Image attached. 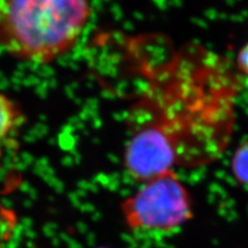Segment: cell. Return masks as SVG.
Masks as SVG:
<instances>
[{"mask_svg": "<svg viewBox=\"0 0 248 248\" xmlns=\"http://www.w3.org/2000/svg\"><path fill=\"white\" fill-rule=\"evenodd\" d=\"M90 16L89 0H0V46L16 59L51 63L77 45Z\"/></svg>", "mask_w": 248, "mask_h": 248, "instance_id": "1", "label": "cell"}, {"mask_svg": "<svg viewBox=\"0 0 248 248\" xmlns=\"http://www.w3.org/2000/svg\"><path fill=\"white\" fill-rule=\"evenodd\" d=\"M122 211L130 229L143 232H172L193 216L189 192L174 170L145 183L123 202Z\"/></svg>", "mask_w": 248, "mask_h": 248, "instance_id": "2", "label": "cell"}, {"mask_svg": "<svg viewBox=\"0 0 248 248\" xmlns=\"http://www.w3.org/2000/svg\"><path fill=\"white\" fill-rule=\"evenodd\" d=\"M174 165L177 153L172 140L155 124H144L128 140L124 168L133 179L145 184L174 170Z\"/></svg>", "mask_w": 248, "mask_h": 248, "instance_id": "3", "label": "cell"}, {"mask_svg": "<svg viewBox=\"0 0 248 248\" xmlns=\"http://www.w3.org/2000/svg\"><path fill=\"white\" fill-rule=\"evenodd\" d=\"M23 122V114L13 99L0 92V144L7 141Z\"/></svg>", "mask_w": 248, "mask_h": 248, "instance_id": "4", "label": "cell"}, {"mask_svg": "<svg viewBox=\"0 0 248 248\" xmlns=\"http://www.w3.org/2000/svg\"><path fill=\"white\" fill-rule=\"evenodd\" d=\"M231 169L235 180L243 186H248V140L240 145L234 152Z\"/></svg>", "mask_w": 248, "mask_h": 248, "instance_id": "5", "label": "cell"}, {"mask_svg": "<svg viewBox=\"0 0 248 248\" xmlns=\"http://www.w3.org/2000/svg\"><path fill=\"white\" fill-rule=\"evenodd\" d=\"M237 66L240 72L248 76V42L237 54Z\"/></svg>", "mask_w": 248, "mask_h": 248, "instance_id": "6", "label": "cell"}, {"mask_svg": "<svg viewBox=\"0 0 248 248\" xmlns=\"http://www.w3.org/2000/svg\"><path fill=\"white\" fill-rule=\"evenodd\" d=\"M99 248V247H98ZM100 248H105V247H100Z\"/></svg>", "mask_w": 248, "mask_h": 248, "instance_id": "7", "label": "cell"}]
</instances>
